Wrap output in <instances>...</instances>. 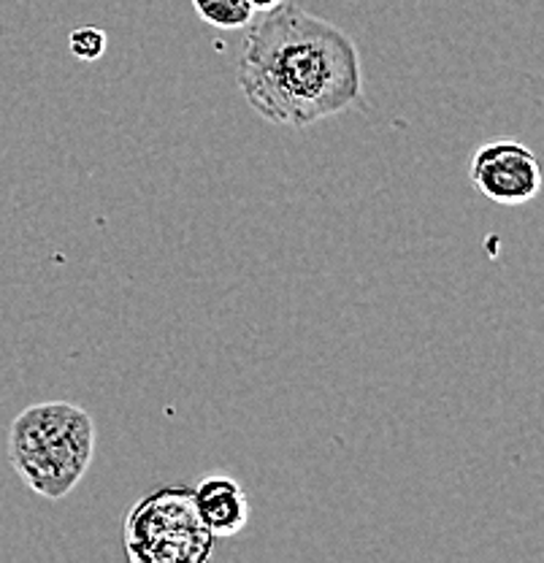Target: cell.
Masks as SVG:
<instances>
[{"instance_id": "obj_1", "label": "cell", "mask_w": 544, "mask_h": 563, "mask_svg": "<svg viewBox=\"0 0 544 563\" xmlns=\"http://www.w3.org/2000/svg\"><path fill=\"white\" fill-rule=\"evenodd\" d=\"M236 79L257 117L292 131L366 106L353 35L288 0L247 25Z\"/></svg>"}, {"instance_id": "obj_2", "label": "cell", "mask_w": 544, "mask_h": 563, "mask_svg": "<svg viewBox=\"0 0 544 563\" xmlns=\"http://www.w3.org/2000/svg\"><path fill=\"white\" fill-rule=\"evenodd\" d=\"M98 428L71 401L31 404L9 428V461L22 483L46 501H60L90 472Z\"/></svg>"}, {"instance_id": "obj_3", "label": "cell", "mask_w": 544, "mask_h": 563, "mask_svg": "<svg viewBox=\"0 0 544 563\" xmlns=\"http://www.w3.org/2000/svg\"><path fill=\"white\" fill-rule=\"evenodd\" d=\"M122 533L127 559L136 563H203L212 559L218 542L187 485L146 493L127 512Z\"/></svg>"}, {"instance_id": "obj_4", "label": "cell", "mask_w": 544, "mask_h": 563, "mask_svg": "<svg viewBox=\"0 0 544 563\" xmlns=\"http://www.w3.org/2000/svg\"><path fill=\"white\" fill-rule=\"evenodd\" d=\"M471 187L499 207H523L542 190V163L520 141H490L471 155Z\"/></svg>"}, {"instance_id": "obj_5", "label": "cell", "mask_w": 544, "mask_h": 563, "mask_svg": "<svg viewBox=\"0 0 544 563\" xmlns=\"http://www.w3.org/2000/svg\"><path fill=\"white\" fill-rule=\"evenodd\" d=\"M192 501L214 539L236 537L249 523V498L231 474H207L192 488Z\"/></svg>"}, {"instance_id": "obj_6", "label": "cell", "mask_w": 544, "mask_h": 563, "mask_svg": "<svg viewBox=\"0 0 544 563\" xmlns=\"http://www.w3.org/2000/svg\"><path fill=\"white\" fill-rule=\"evenodd\" d=\"M196 14L218 31H242L255 20L247 0H190Z\"/></svg>"}, {"instance_id": "obj_7", "label": "cell", "mask_w": 544, "mask_h": 563, "mask_svg": "<svg viewBox=\"0 0 544 563\" xmlns=\"http://www.w3.org/2000/svg\"><path fill=\"white\" fill-rule=\"evenodd\" d=\"M107 44H109L107 33H103L101 27H92V25L76 27V31L68 35V49H71V55L81 63L101 60L103 52H107Z\"/></svg>"}, {"instance_id": "obj_8", "label": "cell", "mask_w": 544, "mask_h": 563, "mask_svg": "<svg viewBox=\"0 0 544 563\" xmlns=\"http://www.w3.org/2000/svg\"><path fill=\"white\" fill-rule=\"evenodd\" d=\"M247 3H249V9L255 11V14H268V11L279 9L285 0H247Z\"/></svg>"}]
</instances>
